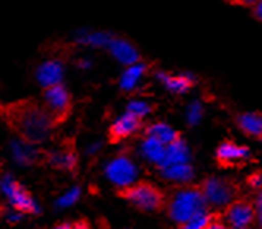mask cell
<instances>
[{"label":"cell","instance_id":"cell-30","mask_svg":"<svg viewBox=\"0 0 262 229\" xmlns=\"http://www.w3.org/2000/svg\"><path fill=\"white\" fill-rule=\"evenodd\" d=\"M78 67L82 68V70H89V68H92V62L87 60V59H82V60L78 62Z\"/></svg>","mask_w":262,"mask_h":229},{"label":"cell","instance_id":"cell-15","mask_svg":"<svg viewBox=\"0 0 262 229\" xmlns=\"http://www.w3.org/2000/svg\"><path fill=\"white\" fill-rule=\"evenodd\" d=\"M161 169V177L169 180V182H177V183H190L194 177L193 168L190 163H176V164H167L160 168Z\"/></svg>","mask_w":262,"mask_h":229},{"label":"cell","instance_id":"cell-29","mask_svg":"<svg viewBox=\"0 0 262 229\" xmlns=\"http://www.w3.org/2000/svg\"><path fill=\"white\" fill-rule=\"evenodd\" d=\"M254 16H256L257 19L262 17V4H260V0L254 4Z\"/></svg>","mask_w":262,"mask_h":229},{"label":"cell","instance_id":"cell-2","mask_svg":"<svg viewBox=\"0 0 262 229\" xmlns=\"http://www.w3.org/2000/svg\"><path fill=\"white\" fill-rule=\"evenodd\" d=\"M205 205L207 204H205L199 188H182L172 195L169 205H167V214L174 223L183 224L198 211L205 209Z\"/></svg>","mask_w":262,"mask_h":229},{"label":"cell","instance_id":"cell-20","mask_svg":"<svg viewBox=\"0 0 262 229\" xmlns=\"http://www.w3.org/2000/svg\"><path fill=\"white\" fill-rule=\"evenodd\" d=\"M237 125L243 133H247L248 136L260 138V135H262V117L257 112L240 114L237 117Z\"/></svg>","mask_w":262,"mask_h":229},{"label":"cell","instance_id":"cell-9","mask_svg":"<svg viewBox=\"0 0 262 229\" xmlns=\"http://www.w3.org/2000/svg\"><path fill=\"white\" fill-rule=\"evenodd\" d=\"M251 158V152L243 147V145H237L234 142H223L218 150H216V160L221 166H238L250 161Z\"/></svg>","mask_w":262,"mask_h":229},{"label":"cell","instance_id":"cell-27","mask_svg":"<svg viewBox=\"0 0 262 229\" xmlns=\"http://www.w3.org/2000/svg\"><path fill=\"white\" fill-rule=\"evenodd\" d=\"M23 217H24L23 212H19V211H11V212H8V215H7V221H8L10 224H16V223H19V221L23 220Z\"/></svg>","mask_w":262,"mask_h":229},{"label":"cell","instance_id":"cell-12","mask_svg":"<svg viewBox=\"0 0 262 229\" xmlns=\"http://www.w3.org/2000/svg\"><path fill=\"white\" fill-rule=\"evenodd\" d=\"M36 79L43 87L60 84L63 79V65L59 60H48L36 70Z\"/></svg>","mask_w":262,"mask_h":229},{"label":"cell","instance_id":"cell-16","mask_svg":"<svg viewBox=\"0 0 262 229\" xmlns=\"http://www.w3.org/2000/svg\"><path fill=\"white\" fill-rule=\"evenodd\" d=\"M164 150H166V144H163L161 141L152 138V136H147L142 144H141V154L142 157L150 161L157 166L161 168L163 161H164Z\"/></svg>","mask_w":262,"mask_h":229},{"label":"cell","instance_id":"cell-1","mask_svg":"<svg viewBox=\"0 0 262 229\" xmlns=\"http://www.w3.org/2000/svg\"><path fill=\"white\" fill-rule=\"evenodd\" d=\"M10 122L21 138L32 144L45 142L55 125L49 112L35 103H21L10 109Z\"/></svg>","mask_w":262,"mask_h":229},{"label":"cell","instance_id":"cell-10","mask_svg":"<svg viewBox=\"0 0 262 229\" xmlns=\"http://www.w3.org/2000/svg\"><path fill=\"white\" fill-rule=\"evenodd\" d=\"M141 119L138 116L131 112H125L123 116H120L114 123H112L111 130H109V136L112 142H119L122 139H126L129 136L136 135V133L141 130Z\"/></svg>","mask_w":262,"mask_h":229},{"label":"cell","instance_id":"cell-13","mask_svg":"<svg viewBox=\"0 0 262 229\" xmlns=\"http://www.w3.org/2000/svg\"><path fill=\"white\" fill-rule=\"evenodd\" d=\"M157 79L161 84H164L166 89H169L174 93H186L196 82L194 76L190 74V73L179 74V76H171V74H167L164 71H158L157 73Z\"/></svg>","mask_w":262,"mask_h":229},{"label":"cell","instance_id":"cell-28","mask_svg":"<svg viewBox=\"0 0 262 229\" xmlns=\"http://www.w3.org/2000/svg\"><path fill=\"white\" fill-rule=\"evenodd\" d=\"M248 182H250V185L253 186V188H260V174L259 173H256V174H253L250 179H248Z\"/></svg>","mask_w":262,"mask_h":229},{"label":"cell","instance_id":"cell-17","mask_svg":"<svg viewBox=\"0 0 262 229\" xmlns=\"http://www.w3.org/2000/svg\"><path fill=\"white\" fill-rule=\"evenodd\" d=\"M11 154L13 158L19 164H32L38 160V150H36L32 142L27 141H13L11 142Z\"/></svg>","mask_w":262,"mask_h":229},{"label":"cell","instance_id":"cell-6","mask_svg":"<svg viewBox=\"0 0 262 229\" xmlns=\"http://www.w3.org/2000/svg\"><path fill=\"white\" fill-rule=\"evenodd\" d=\"M106 177L119 188H126L131 183H135L138 179V166L133 160H129L125 155H119L114 160H111L106 164Z\"/></svg>","mask_w":262,"mask_h":229},{"label":"cell","instance_id":"cell-32","mask_svg":"<svg viewBox=\"0 0 262 229\" xmlns=\"http://www.w3.org/2000/svg\"><path fill=\"white\" fill-rule=\"evenodd\" d=\"M98 149H100V144H95V145H90V149L87 150V154H90V155H92V154H95V152H97Z\"/></svg>","mask_w":262,"mask_h":229},{"label":"cell","instance_id":"cell-23","mask_svg":"<svg viewBox=\"0 0 262 229\" xmlns=\"http://www.w3.org/2000/svg\"><path fill=\"white\" fill-rule=\"evenodd\" d=\"M210 221H212V215L205 209H202V211H198L194 215H191L182 226L186 229H202V227H209Z\"/></svg>","mask_w":262,"mask_h":229},{"label":"cell","instance_id":"cell-5","mask_svg":"<svg viewBox=\"0 0 262 229\" xmlns=\"http://www.w3.org/2000/svg\"><path fill=\"white\" fill-rule=\"evenodd\" d=\"M199 190L205 204H209L215 209L226 207L229 202H232L237 192V188L232 182L221 177H209L207 180H204Z\"/></svg>","mask_w":262,"mask_h":229},{"label":"cell","instance_id":"cell-7","mask_svg":"<svg viewBox=\"0 0 262 229\" xmlns=\"http://www.w3.org/2000/svg\"><path fill=\"white\" fill-rule=\"evenodd\" d=\"M45 103H46V111L55 123H59L67 119L71 108V97L68 90L62 84H55L51 87H46L45 92Z\"/></svg>","mask_w":262,"mask_h":229},{"label":"cell","instance_id":"cell-21","mask_svg":"<svg viewBox=\"0 0 262 229\" xmlns=\"http://www.w3.org/2000/svg\"><path fill=\"white\" fill-rule=\"evenodd\" d=\"M145 135L161 141L163 144H169V142H172L174 139L179 138L177 131L172 127L166 125V123H154L150 127H147Z\"/></svg>","mask_w":262,"mask_h":229},{"label":"cell","instance_id":"cell-19","mask_svg":"<svg viewBox=\"0 0 262 229\" xmlns=\"http://www.w3.org/2000/svg\"><path fill=\"white\" fill-rule=\"evenodd\" d=\"M48 160H49L51 166L59 168V169H67V171L74 169L78 164V157L74 154V150L70 147H63V149L51 152Z\"/></svg>","mask_w":262,"mask_h":229},{"label":"cell","instance_id":"cell-33","mask_svg":"<svg viewBox=\"0 0 262 229\" xmlns=\"http://www.w3.org/2000/svg\"><path fill=\"white\" fill-rule=\"evenodd\" d=\"M235 2H237V0H235Z\"/></svg>","mask_w":262,"mask_h":229},{"label":"cell","instance_id":"cell-22","mask_svg":"<svg viewBox=\"0 0 262 229\" xmlns=\"http://www.w3.org/2000/svg\"><path fill=\"white\" fill-rule=\"evenodd\" d=\"M111 38L112 36L107 32H84L76 36V40L82 45H89L93 48H103L109 45Z\"/></svg>","mask_w":262,"mask_h":229},{"label":"cell","instance_id":"cell-3","mask_svg":"<svg viewBox=\"0 0 262 229\" xmlns=\"http://www.w3.org/2000/svg\"><path fill=\"white\" fill-rule=\"evenodd\" d=\"M122 196L131 202L133 205H136L141 211L145 212H154L158 211L164 205V195L160 192V190L148 183V182H139V183H131L129 186L123 188Z\"/></svg>","mask_w":262,"mask_h":229},{"label":"cell","instance_id":"cell-24","mask_svg":"<svg viewBox=\"0 0 262 229\" xmlns=\"http://www.w3.org/2000/svg\"><path fill=\"white\" fill-rule=\"evenodd\" d=\"M81 198V188L79 186H73L70 188L65 195H62L57 202H55V207L57 209H67V207H71L73 204H76Z\"/></svg>","mask_w":262,"mask_h":229},{"label":"cell","instance_id":"cell-4","mask_svg":"<svg viewBox=\"0 0 262 229\" xmlns=\"http://www.w3.org/2000/svg\"><path fill=\"white\" fill-rule=\"evenodd\" d=\"M0 190H2V193L7 196L10 205L14 211H19L23 214H33V215H38L41 212L40 205L36 204L32 195L11 176H5L2 179V182H0Z\"/></svg>","mask_w":262,"mask_h":229},{"label":"cell","instance_id":"cell-11","mask_svg":"<svg viewBox=\"0 0 262 229\" xmlns=\"http://www.w3.org/2000/svg\"><path fill=\"white\" fill-rule=\"evenodd\" d=\"M111 54L116 57V59L123 64V65H131V64H136L139 62V52L138 49L131 45L126 40H122V38H111V41L107 45Z\"/></svg>","mask_w":262,"mask_h":229},{"label":"cell","instance_id":"cell-26","mask_svg":"<svg viewBox=\"0 0 262 229\" xmlns=\"http://www.w3.org/2000/svg\"><path fill=\"white\" fill-rule=\"evenodd\" d=\"M202 114H204V109H202V105L199 101H194L188 106V111H186V119H188V123L190 125H196L199 123V120L202 119Z\"/></svg>","mask_w":262,"mask_h":229},{"label":"cell","instance_id":"cell-8","mask_svg":"<svg viewBox=\"0 0 262 229\" xmlns=\"http://www.w3.org/2000/svg\"><path fill=\"white\" fill-rule=\"evenodd\" d=\"M226 214H224V221L231 227L245 229L250 227L254 218V207L247 201H232L226 205Z\"/></svg>","mask_w":262,"mask_h":229},{"label":"cell","instance_id":"cell-14","mask_svg":"<svg viewBox=\"0 0 262 229\" xmlns=\"http://www.w3.org/2000/svg\"><path fill=\"white\" fill-rule=\"evenodd\" d=\"M191 154H190V147L186 145V142L180 138L174 139L172 142L166 144V150H164V161L161 164L167 166V164H176V163H190Z\"/></svg>","mask_w":262,"mask_h":229},{"label":"cell","instance_id":"cell-25","mask_svg":"<svg viewBox=\"0 0 262 229\" xmlns=\"http://www.w3.org/2000/svg\"><path fill=\"white\" fill-rule=\"evenodd\" d=\"M128 112L135 114V116H138L139 119L145 117L147 114L152 112V106L148 105L147 101H141V100H133L128 103V108H126Z\"/></svg>","mask_w":262,"mask_h":229},{"label":"cell","instance_id":"cell-18","mask_svg":"<svg viewBox=\"0 0 262 229\" xmlns=\"http://www.w3.org/2000/svg\"><path fill=\"white\" fill-rule=\"evenodd\" d=\"M147 71V65L136 62V64H131L128 65V68L125 70V73L122 74L120 78V89L125 92H131L135 90L139 84V81L142 79V76Z\"/></svg>","mask_w":262,"mask_h":229},{"label":"cell","instance_id":"cell-31","mask_svg":"<svg viewBox=\"0 0 262 229\" xmlns=\"http://www.w3.org/2000/svg\"><path fill=\"white\" fill-rule=\"evenodd\" d=\"M237 2H240L243 5H254L256 2H259V0H237Z\"/></svg>","mask_w":262,"mask_h":229}]
</instances>
